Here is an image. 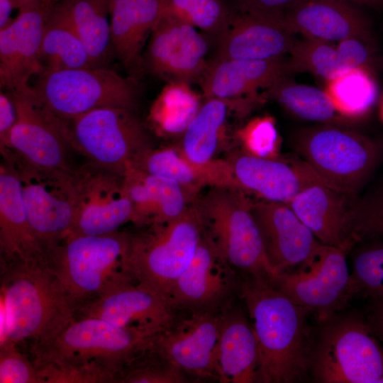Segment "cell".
I'll return each mask as SVG.
<instances>
[{"label":"cell","instance_id":"cell-1","mask_svg":"<svg viewBox=\"0 0 383 383\" xmlns=\"http://www.w3.org/2000/svg\"><path fill=\"white\" fill-rule=\"evenodd\" d=\"M239 298L258 350L257 382L294 383L309 377L316 331L311 311L270 284L241 275Z\"/></svg>","mask_w":383,"mask_h":383},{"label":"cell","instance_id":"cell-2","mask_svg":"<svg viewBox=\"0 0 383 383\" xmlns=\"http://www.w3.org/2000/svg\"><path fill=\"white\" fill-rule=\"evenodd\" d=\"M1 301L9 321V344L35 346L76 318L75 308L46 257L1 265Z\"/></svg>","mask_w":383,"mask_h":383},{"label":"cell","instance_id":"cell-3","mask_svg":"<svg viewBox=\"0 0 383 383\" xmlns=\"http://www.w3.org/2000/svg\"><path fill=\"white\" fill-rule=\"evenodd\" d=\"M251 203L238 187L214 185L192 205L204 232L226 261L240 274L271 284L275 274L266 257Z\"/></svg>","mask_w":383,"mask_h":383},{"label":"cell","instance_id":"cell-4","mask_svg":"<svg viewBox=\"0 0 383 383\" xmlns=\"http://www.w3.org/2000/svg\"><path fill=\"white\" fill-rule=\"evenodd\" d=\"M296 154L324 183L351 199L366 184L383 158V145L345 126L318 124L293 136Z\"/></svg>","mask_w":383,"mask_h":383},{"label":"cell","instance_id":"cell-5","mask_svg":"<svg viewBox=\"0 0 383 383\" xmlns=\"http://www.w3.org/2000/svg\"><path fill=\"white\" fill-rule=\"evenodd\" d=\"M340 313L318 324L309 377L317 383H381L383 346L365 318Z\"/></svg>","mask_w":383,"mask_h":383},{"label":"cell","instance_id":"cell-6","mask_svg":"<svg viewBox=\"0 0 383 383\" xmlns=\"http://www.w3.org/2000/svg\"><path fill=\"white\" fill-rule=\"evenodd\" d=\"M147 226L129 234L122 270L168 298L196 252L202 226L192 205L174 220Z\"/></svg>","mask_w":383,"mask_h":383},{"label":"cell","instance_id":"cell-7","mask_svg":"<svg viewBox=\"0 0 383 383\" xmlns=\"http://www.w3.org/2000/svg\"><path fill=\"white\" fill-rule=\"evenodd\" d=\"M156 335L139 328L120 327L96 317H77L56 335L30 352L35 367L44 364L100 361L119 372L126 362L148 347Z\"/></svg>","mask_w":383,"mask_h":383},{"label":"cell","instance_id":"cell-8","mask_svg":"<svg viewBox=\"0 0 383 383\" xmlns=\"http://www.w3.org/2000/svg\"><path fill=\"white\" fill-rule=\"evenodd\" d=\"M32 89L45 108L67 123L99 108L133 109L138 96L132 78L108 67L43 72Z\"/></svg>","mask_w":383,"mask_h":383},{"label":"cell","instance_id":"cell-9","mask_svg":"<svg viewBox=\"0 0 383 383\" xmlns=\"http://www.w3.org/2000/svg\"><path fill=\"white\" fill-rule=\"evenodd\" d=\"M129 233L67 237L47 260L77 307L95 298L126 274L122 270Z\"/></svg>","mask_w":383,"mask_h":383},{"label":"cell","instance_id":"cell-10","mask_svg":"<svg viewBox=\"0 0 383 383\" xmlns=\"http://www.w3.org/2000/svg\"><path fill=\"white\" fill-rule=\"evenodd\" d=\"M72 146L90 163L124 175L152 148L133 109L108 106L90 111L68 123Z\"/></svg>","mask_w":383,"mask_h":383},{"label":"cell","instance_id":"cell-11","mask_svg":"<svg viewBox=\"0 0 383 383\" xmlns=\"http://www.w3.org/2000/svg\"><path fill=\"white\" fill-rule=\"evenodd\" d=\"M6 157L16 167L28 221L47 256L65 240L72 225L79 172L71 174L38 167L12 152Z\"/></svg>","mask_w":383,"mask_h":383},{"label":"cell","instance_id":"cell-12","mask_svg":"<svg viewBox=\"0 0 383 383\" xmlns=\"http://www.w3.org/2000/svg\"><path fill=\"white\" fill-rule=\"evenodd\" d=\"M347 254L321 243L300 265L277 274L271 285L308 309L321 323L342 312L353 299Z\"/></svg>","mask_w":383,"mask_h":383},{"label":"cell","instance_id":"cell-13","mask_svg":"<svg viewBox=\"0 0 383 383\" xmlns=\"http://www.w3.org/2000/svg\"><path fill=\"white\" fill-rule=\"evenodd\" d=\"M9 93L16 107L17 121L9 136L8 152L38 167L76 174L80 167L72 156L75 150L68 123L45 108L32 86Z\"/></svg>","mask_w":383,"mask_h":383},{"label":"cell","instance_id":"cell-14","mask_svg":"<svg viewBox=\"0 0 383 383\" xmlns=\"http://www.w3.org/2000/svg\"><path fill=\"white\" fill-rule=\"evenodd\" d=\"M179 311L167 296L124 274L77 307L75 316L96 317L120 327L159 334L172 324Z\"/></svg>","mask_w":383,"mask_h":383},{"label":"cell","instance_id":"cell-15","mask_svg":"<svg viewBox=\"0 0 383 383\" xmlns=\"http://www.w3.org/2000/svg\"><path fill=\"white\" fill-rule=\"evenodd\" d=\"M77 188L75 215L66 238L105 235L134 223V207L123 175L89 163L80 167Z\"/></svg>","mask_w":383,"mask_h":383},{"label":"cell","instance_id":"cell-16","mask_svg":"<svg viewBox=\"0 0 383 383\" xmlns=\"http://www.w3.org/2000/svg\"><path fill=\"white\" fill-rule=\"evenodd\" d=\"M221 309L179 311L152 345L186 376L218 381L217 347Z\"/></svg>","mask_w":383,"mask_h":383},{"label":"cell","instance_id":"cell-17","mask_svg":"<svg viewBox=\"0 0 383 383\" xmlns=\"http://www.w3.org/2000/svg\"><path fill=\"white\" fill-rule=\"evenodd\" d=\"M241 274L219 254L204 232L187 267L168 299L180 311L220 309L239 297Z\"/></svg>","mask_w":383,"mask_h":383},{"label":"cell","instance_id":"cell-18","mask_svg":"<svg viewBox=\"0 0 383 383\" xmlns=\"http://www.w3.org/2000/svg\"><path fill=\"white\" fill-rule=\"evenodd\" d=\"M56 2L47 0L24 6L0 29V84L9 92L30 88V78L42 72L43 32Z\"/></svg>","mask_w":383,"mask_h":383},{"label":"cell","instance_id":"cell-19","mask_svg":"<svg viewBox=\"0 0 383 383\" xmlns=\"http://www.w3.org/2000/svg\"><path fill=\"white\" fill-rule=\"evenodd\" d=\"M209 43L192 26L164 16L150 33L143 65L168 81H200L209 62Z\"/></svg>","mask_w":383,"mask_h":383},{"label":"cell","instance_id":"cell-20","mask_svg":"<svg viewBox=\"0 0 383 383\" xmlns=\"http://www.w3.org/2000/svg\"><path fill=\"white\" fill-rule=\"evenodd\" d=\"M227 162L235 186L264 201L287 203L309 186L325 184L296 154L268 159L239 152Z\"/></svg>","mask_w":383,"mask_h":383},{"label":"cell","instance_id":"cell-21","mask_svg":"<svg viewBox=\"0 0 383 383\" xmlns=\"http://www.w3.org/2000/svg\"><path fill=\"white\" fill-rule=\"evenodd\" d=\"M250 211L275 276L300 265L321 244L286 203L252 201Z\"/></svg>","mask_w":383,"mask_h":383},{"label":"cell","instance_id":"cell-22","mask_svg":"<svg viewBox=\"0 0 383 383\" xmlns=\"http://www.w3.org/2000/svg\"><path fill=\"white\" fill-rule=\"evenodd\" d=\"M281 23L294 34L328 42L372 39L367 19L350 0H307L288 9Z\"/></svg>","mask_w":383,"mask_h":383},{"label":"cell","instance_id":"cell-23","mask_svg":"<svg viewBox=\"0 0 383 383\" xmlns=\"http://www.w3.org/2000/svg\"><path fill=\"white\" fill-rule=\"evenodd\" d=\"M294 34L279 21L240 11L220 38L216 59L277 60L289 54Z\"/></svg>","mask_w":383,"mask_h":383},{"label":"cell","instance_id":"cell-24","mask_svg":"<svg viewBox=\"0 0 383 383\" xmlns=\"http://www.w3.org/2000/svg\"><path fill=\"white\" fill-rule=\"evenodd\" d=\"M235 298L221 309L217 347L218 382H257L258 350L247 311Z\"/></svg>","mask_w":383,"mask_h":383},{"label":"cell","instance_id":"cell-25","mask_svg":"<svg viewBox=\"0 0 383 383\" xmlns=\"http://www.w3.org/2000/svg\"><path fill=\"white\" fill-rule=\"evenodd\" d=\"M289 72L287 62L216 59L209 62L201 79L204 99L259 98L257 91L267 89Z\"/></svg>","mask_w":383,"mask_h":383},{"label":"cell","instance_id":"cell-26","mask_svg":"<svg viewBox=\"0 0 383 383\" xmlns=\"http://www.w3.org/2000/svg\"><path fill=\"white\" fill-rule=\"evenodd\" d=\"M353 199L321 183L304 189L286 204L321 243L348 254L354 248L348 223Z\"/></svg>","mask_w":383,"mask_h":383},{"label":"cell","instance_id":"cell-27","mask_svg":"<svg viewBox=\"0 0 383 383\" xmlns=\"http://www.w3.org/2000/svg\"><path fill=\"white\" fill-rule=\"evenodd\" d=\"M1 265L15 259L46 257L30 227L26 211L21 184L11 158L0 167Z\"/></svg>","mask_w":383,"mask_h":383},{"label":"cell","instance_id":"cell-28","mask_svg":"<svg viewBox=\"0 0 383 383\" xmlns=\"http://www.w3.org/2000/svg\"><path fill=\"white\" fill-rule=\"evenodd\" d=\"M165 0H112L111 35L113 55L132 73L143 65L147 37L165 14Z\"/></svg>","mask_w":383,"mask_h":383},{"label":"cell","instance_id":"cell-29","mask_svg":"<svg viewBox=\"0 0 383 383\" xmlns=\"http://www.w3.org/2000/svg\"><path fill=\"white\" fill-rule=\"evenodd\" d=\"M135 211L134 223L143 227L183 215L195 198L174 180L131 169L123 175Z\"/></svg>","mask_w":383,"mask_h":383},{"label":"cell","instance_id":"cell-30","mask_svg":"<svg viewBox=\"0 0 383 383\" xmlns=\"http://www.w3.org/2000/svg\"><path fill=\"white\" fill-rule=\"evenodd\" d=\"M195 116L182 134L180 150L192 164L211 165L225 132L228 113L233 109L248 111L261 98L240 99H204Z\"/></svg>","mask_w":383,"mask_h":383},{"label":"cell","instance_id":"cell-31","mask_svg":"<svg viewBox=\"0 0 383 383\" xmlns=\"http://www.w3.org/2000/svg\"><path fill=\"white\" fill-rule=\"evenodd\" d=\"M131 169L174 180L195 199L204 186H228L231 182L226 160H216L209 166L199 167L191 163L180 149L172 148L149 149Z\"/></svg>","mask_w":383,"mask_h":383},{"label":"cell","instance_id":"cell-32","mask_svg":"<svg viewBox=\"0 0 383 383\" xmlns=\"http://www.w3.org/2000/svg\"><path fill=\"white\" fill-rule=\"evenodd\" d=\"M112 0H58L56 5L70 21L93 61L107 67L113 55L111 24Z\"/></svg>","mask_w":383,"mask_h":383},{"label":"cell","instance_id":"cell-33","mask_svg":"<svg viewBox=\"0 0 383 383\" xmlns=\"http://www.w3.org/2000/svg\"><path fill=\"white\" fill-rule=\"evenodd\" d=\"M40 62L42 72L99 67L56 3L45 26L40 48Z\"/></svg>","mask_w":383,"mask_h":383},{"label":"cell","instance_id":"cell-34","mask_svg":"<svg viewBox=\"0 0 383 383\" xmlns=\"http://www.w3.org/2000/svg\"><path fill=\"white\" fill-rule=\"evenodd\" d=\"M292 116L318 124L346 126L350 121L338 113L325 90L294 82L284 75L262 95Z\"/></svg>","mask_w":383,"mask_h":383},{"label":"cell","instance_id":"cell-35","mask_svg":"<svg viewBox=\"0 0 383 383\" xmlns=\"http://www.w3.org/2000/svg\"><path fill=\"white\" fill-rule=\"evenodd\" d=\"M324 90L338 113L349 121L367 115L378 96L371 70L365 67L341 72L326 81Z\"/></svg>","mask_w":383,"mask_h":383},{"label":"cell","instance_id":"cell-36","mask_svg":"<svg viewBox=\"0 0 383 383\" xmlns=\"http://www.w3.org/2000/svg\"><path fill=\"white\" fill-rule=\"evenodd\" d=\"M201 104L200 96L190 83L168 81L152 107L151 118L165 135L183 134Z\"/></svg>","mask_w":383,"mask_h":383},{"label":"cell","instance_id":"cell-37","mask_svg":"<svg viewBox=\"0 0 383 383\" xmlns=\"http://www.w3.org/2000/svg\"><path fill=\"white\" fill-rule=\"evenodd\" d=\"M235 14L223 0H165L164 16L187 23L218 41Z\"/></svg>","mask_w":383,"mask_h":383},{"label":"cell","instance_id":"cell-38","mask_svg":"<svg viewBox=\"0 0 383 383\" xmlns=\"http://www.w3.org/2000/svg\"><path fill=\"white\" fill-rule=\"evenodd\" d=\"M357 245L351 250L353 298L383 301V241L372 240Z\"/></svg>","mask_w":383,"mask_h":383},{"label":"cell","instance_id":"cell-39","mask_svg":"<svg viewBox=\"0 0 383 383\" xmlns=\"http://www.w3.org/2000/svg\"><path fill=\"white\" fill-rule=\"evenodd\" d=\"M289 54V72H309L326 82L343 71L331 42L303 36L296 38Z\"/></svg>","mask_w":383,"mask_h":383},{"label":"cell","instance_id":"cell-40","mask_svg":"<svg viewBox=\"0 0 383 383\" xmlns=\"http://www.w3.org/2000/svg\"><path fill=\"white\" fill-rule=\"evenodd\" d=\"M348 223L354 246L365 241L383 240V179L351 201Z\"/></svg>","mask_w":383,"mask_h":383},{"label":"cell","instance_id":"cell-41","mask_svg":"<svg viewBox=\"0 0 383 383\" xmlns=\"http://www.w3.org/2000/svg\"><path fill=\"white\" fill-rule=\"evenodd\" d=\"M186 375L153 345L131 358L120 370L116 383H184Z\"/></svg>","mask_w":383,"mask_h":383},{"label":"cell","instance_id":"cell-42","mask_svg":"<svg viewBox=\"0 0 383 383\" xmlns=\"http://www.w3.org/2000/svg\"><path fill=\"white\" fill-rule=\"evenodd\" d=\"M39 383H116L118 370L100 361L44 364L35 367Z\"/></svg>","mask_w":383,"mask_h":383},{"label":"cell","instance_id":"cell-43","mask_svg":"<svg viewBox=\"0 0 383 383\" xmlns=\"http://www.w3.org/2000/svg\"><path fill=\"white\" fill-rule=\"evenodd\" d=\"M242 152L257 157L279 159L281 138L276 122L271 116L255 117L237 132Z\"/></svg>","mask_w":383,"mask_h":383},{"label":"cell","instance_id":"cell-44","mask_svg":"<svg viewBox=\"0 0 383 383\" xmlns=\"http://www.w3.org/2000/svg\"><path fill=\"white\" fill-rule=\"evenodd\" d=\"M0 383H39L32 360L15 344L0 347Z\"/></svg>","mask_w":383,"mask_h":383},{"label":"cell","instance_id":"cell-45","mask_svg":"<svg viewBox=\"0 0 383 383\" xmlns=\"http://www.w3.org/2000/svg\"><path fill=\"white\" fill-rule=\"evenodd\" d=\"M335 47L343 71L357 67L371 70L375 60L372 39L350 37L339 41Z\"/></svg>","mask_w":383,"mask_h":383},{"label":"cell","instance_id":"cell-46","mask_svg":"<svg viewBox=\"0 0 383 383\" xmlns=\"http://www.w3.org/2000/svg\"><path fill=\"white\" fill-rule=\"evenodd\" d=\"M307 0H237L240 11L281 23L284 13Z\"/></svg>","mask_w":383,"mask_h":383},{"label":"cell","instance_id":"cell-47","mask_svg":"<svg viewBox=\"0 0 383 383\" xmlns=\"http://www.w3.org/2000/svg\"><path fill=\"white\" fill-rule=\"evenodd\" d=\"M17 121V110L9 92L0 93V146L3 156L9 152V136Z\"/></svg>","mask_w":383,"mask_h":383},{"label":"cell","instance_id":"cell-48","mask_svg":"<svg viewBox=\"0 0 383 383\" xmlns=\"http://www.w3.org/2000/svg\"><path fill=\"white\" fill-rule=\"evenodd\" d=\"M365 318L372 332L383 346V301H370Z\"/></svg>","mask_w":383,"mask_h":383},{"label":"cell","instance_id":"cell-49","mask_svg":"<svg viewBox=\"0 0 383 383\" xmlns=\"http://www.w3.org/2000/svg\"><path fill=\"white\" fill-rule=\"evenodd\" d=\"M16 9L12 0H0V29L8 26L13 19L12 10Z\"/></svg>","mask_w":383,"mask_h":383},{"label":"cell","instance_id":"cell-50","mask_svg":"<svg viewBox=\"0 0 383 383\" xmlns=\"http://www.w3.org/2000/svg\"><path fill=\"white\" fill-rule=\"evenodd\" d=\"M12 1H13L15 4L16 8L20 9L21 7L24 6H26L33 3L42 1H47V0H12ZM52 1H57L58 0H52Z\"/></svg>","mask_w":383,"mask_h":383},{"label":"cell","instance_id":"cell-51","mask_svg":"<svg viewBox=\"0 0 383 383\" xmlns=\"http://www.w3.org/2000/svg\"><path fill=\"white\" fill-rule=\"evenodd\" d=\"M351 2L358 4L374 6L383 2V0H350Z\"/></svg>","mask_w":383,"mask_h":383},{"label":"cell","instance_id":"cell-52","mask_svg":"<svg viewBox=\"0 0 383 383\" xmlns=\"http://www.w3.org/2000/svg\"><path fill=\"white\" fill-rule=\"evenodd\" d=\"M380 113H381V118H382V121H383V102H382V106H381V112H380Z\"/></svg>","mask_w":383,"mask_h":383}]
</instances>
